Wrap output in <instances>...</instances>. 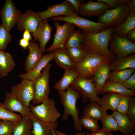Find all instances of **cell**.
I'll return each mask as SVG.
<instances>
[{"instance_id": "obj_43", "label": "cell", "mask_w": 135, "mask_h": 135, "mask_svg": "<svg viewBox=\"0 0 135 135\" xmlns=\"http://www.w3.org/2000/svg\"><path fill=\"white\" fill-rule=\"evenodd\" d=\"M128 0H97V1L106 3L110 8L118 6L121 4L126 3Z\"/></svg>"}, {"instance_id": "obj_20", "label": "cell", "mask_w": 135, "mask_h": 135, "mask_svg": "<svg viewBox=\"0 0 135 135\" xmlns=\"http://www.w3.org/2000/svg\"><path fill=\"white\" fill-rule=\"evenodd\" d=\"M54 55L51 52L42 56L34 68L26 73L20 74L19 76L22 79H26L33 80L40 76L43 69L49 62L54 60Z\"/></svg>"}, {"instance_id": "obj_14", "label": "cell", "mask_w": 135, "mask_h": 135, "mask_svg": "<svg viewBox=\"0 0 135 135\" xmlns=\"http://www.w3.org/2000/svg\"><path fill=\"white\" fill-rule=\"evenodd\" d=\"M42 20L38 12L28 10L21 15L17 24L16 29L21 32L27 30L32 33Z\"/></svg>"}, {"instance_id": "obj_48", "label": "cell", "mask_w": 135, "mask_h": 135, "mask_svg": "<svg viewBox=\"0 0 135 135\" xmlns=\"http://www.w3.org/2000/svg\"><path fill=\"white\" fill-rule=\"evenodd\" d=\"M126 3L130 12H135V0H128Z\"/></svg>"}, {"instance_id": "obj_50", "label": "cell", "mask_w": 135, "mask_h": 135, "mask_svg": "<svg viewBox=\"0 0 135 135\" xmlns=\"http://www.w3.org/2000/svg\"><path fill=\"white\" fill-rule=\"evenodd\" d=\"M55 131L56 133L58 135H70L66 134L56 130H55ZM86 133V132H84L82 133H77L73 135H84Z\"/></svg>"}, {"instance_id": "obj_12", "label": "cell", "mask_w": 135, "mask_h": 135, "mask_svg": "<svg viewBox=\"0 0 135 135\" xmlns=\"http://www.w3.org/2000/svg\"><path fill=\"white\" fill-rule=\"evenodd\" d=\"M10 92L24 106L29 107L34 96L33 80L22 79L21 82L12 86Z\"/></svg>"}, {"instance_id": "obj_15", "label": "cell", "mask_w": 135, "mask_h": 135, "mask_svg": "<svg viewBox=\"0 0 135 135\" xmlns=\"http://www.w3.org/2000/svg\"><path fill=\"white\" fill-rule=\"evenodd\" d=\"M110 8V6L105 3L90 0L86 3L81 4L78 15L82 17H98L102 15Z\"/></svg>"}, {"instance_id": "obj_37", "label": "cell", "mask_w": 135, "mask_h": 135, "mask_svg": "<svg viewBox=\"0 0 135 135\" xmlns=\"http://www.w3.org/2000/svg\"><path fill=\"white\" fill-rule=\"evenodd\" d=\"M80 119L82 126L85 128L92 132L100 130L98 120L90 117L83 116Z\"/></svg>"}, {"instance_id": "obj_23", "label": "cell", "mask_w": 135, "mask_h": 135, "mask_svg": "<svg viewBox=\"0 0 135 135\" xmlns=\"http://www.w3.org/2000/svg\"><path fill=\"white\" fill-rule=\"evenodd\" d=\"M62 78L55 83L54 88L58 91H65L70 85L78 77L77 72L74 69L64 70Z\"/></svg>"}, {"instance_id": "obj_18", "label": "cell", "mask_w": 135, "mask_h": 135, "mask_svg": "<svg viewBox=\"0 0 135 135\" xmlns=\"http://www.w3.org/2000/svg\"><path fill=\"white\" fill-rule=\"evenodd\" d=\"M30 118L32 123L31 133L32 135H52V130H56L58 125V122H49L42 121L31 112Z\"/></svg>"}, {"instance_id": "obj_16", "label": "cell", "mask_w": 135, "mask_h": 135, "mask_svg": "<svg viewBox=\"0 0 135 135\" xmlns=\"http://www.w3.org/2000/svg\"><path fill=\"white\" fill-rule=\"evenodd\" d=\"M52 27L48 22V19L42 20L36 30L32 33L35 42L38 41L42 54L46 52V46L51 38Z\"/></svg>"}, {"instance_id": "obj_19", "label": "cell", "mask_w": 135, "mask_h": 135, "mask_svg": "<svg viewBox=\"0 0 135 135\" xmlns=\"http://www.w3.org/2000/svg\"><path fill=\"white\" fill-rule=\"evenodd\" d=\"M27 49L29 53L25 61L24 66L25 71L26 72L34 68L42 56L38 42L33 40L30 42Z\"/></svg>"}, {"instance_id": "obj_29", "label": "cell", "mask_w": 135, "mask_h": 135, "mask_svg": "<svg viewBox=\"0 0 135 135\" xmlns=\"http://www.w3.org/2000/svg\"><path fill=\"white\" fill-rule=\"evenodd\" d=\"M120 97V94L108 92L100 98L101 107L106 111L108 110L112 112L116 111Z\"/></svg>"}, {"instance_id": "obj_6", "label": "cell", "mask_w": 135, "mask_h": 135, "mask_svg": "<svg viewBox=\"0 0 135 135\" xmlns=\"http://www.w3.org/2000/svg\"><path fill=\"white\" fill-rule=\"evenodd\" d=\"M52 65L50 63L48 64L42 70L40 76L33 80L34 92L32 100L33 105L41 103L49 98L50 71Z\"/></svg>"}, {"instance_id": "obj_13", "label": "cell", "mask_w": 135, "mask_h": 135, "mask_svg": "<svg viewBox=\"0 0 135 135\" xmlns=\"http://www.w3.org/2000/svg\"><path fill=\"white\" fill-rule=\"evenodd\" d=\"M75 12L72 5L66 0L60 4L51 5L47 8L46 10L38 12L42 20L62 16H69L75 13Z\"/></svg>"}, {"instance_id": "obj_40", "label": "cell", "mask_w": 135, "mask_h": 135, "mask_svg": "<svg viewBox=\"0 0 135 135\" xmlns=\"http://www.w3.org/2000/svg\"><path fill=\"white\" fill-rule=\"evenodd\" d=\"M15 124L8 120H2L0 124V135H12Z\"/></svg>"}, {"instance_id": "obj_21", "label": "cell", "mask_w": 135, "mask_h": 135, "mask_svg": "<svg viewBox=\"0 0 135 135\" xmlns=\"http://www.w3.org/2000/svg\"><path fill=\"white\" fill-rule=\"evenodd\" d=\"M110 62H107L101 66L92 77L94 81L96 82L95 91L98 95L100 94L105 82L109 80L110 72Z\"/></svg>"}, {"instance_id": "obj_2", "label": "cell", "mask_w": 135, "mask_h": 135, "mask_svg": "<svg viewBox=\"0 0 135 135\" xmlns=\"http://www.w3.org/2000/svg\"><path fill=\"white\" fill-rule=\"evenodd\" d=\"M58 92L64 110L62 120H68L69 115H71L73 121L74 128L81 132L82 128L79 117V112L76 104L77 100L82 96V94L78 91L70 88H68L66 91H58Z\"/></svg>"}, {"instance_id": "obj_46", "label": "cell", "mask_w": 135, "mask_h": 135, "mask_svg": "<svg viewBox=\"0 0 135 135\" xmlns=\"http://www.w3.org/2000/svg\"><path fill=\"white\" fill-rule=\"evenodd\" d=\"M30 42L27 40L22 38L19 40L18 45L22 48L24 50L27 49Z\"/></svg>"}, {"instance_id": "obj_36", "label": "cell", "mask_w": 135, "mask_h": 135, "mask_svg": "<svg viewBox=\"0 0 135 135\" xmlns=\"http://www.w3.org/2000/svg\"><path fill=\"white\" fill-rule=\"evenodd\" d=\"M22 118L20 115L11 112L5 108L0 102V120L11 121L15 124Z\"/></svg>"}, {"instance_id": "obj_17", "label": "cell", "mask_w": 135, "mask_h": 135, "mask_svg": "<svg viewBox=\"0 0 135 135\" xmlns=\"http://www.w3.org/2000/svg\"><path fill=\"white\" fill-rule=\"evenodd\" d=\"M2 104L8 110L20 113L22 118H30L31 112L29 107L24 106L10 92H6L5 100Z\"/></svg>"}, {"instance_id": "obj_25", "label": "cell", "mask_w": 135, "mask_h": 135, "mask_svg": "<svg viewBox=\"0 0 135 135\" xmlns=\"http://www.w3.org/2000/svg\"><path fill=\"white\" fill-rule=\"evenodd\" d=\"M109 92L128 95L131 97L135 96V91L126 88L122 84L112 82L108 80L104 83L100 94H103Z\"/></svg>"}, {"instance_id": "obj_24", "label": "cell", "mask_w": 135, "mask_h": 135, "mask_svg": "<svg viewBox=\"0 0 135 135\" xmlns=\"http://www.w3.org/2000/svg\"><path fill=\"white\" fill-rule=\"evenodd\" d=\"M110 70L112 71L129 68H135V54H132L117 58L110 62Z\"/></svg>"}, {"instance_id": "obj_10", "label": "cell", "mask_w": 135, "mask_h": 135, "mask_svg": "<svg viewBox=\"0 0 135 135\" xmlns=\"http://www.w3.org/2000/svg\"><path fill=\"white\" fill-rule=\"evenodd\" d=\"M22 14L12 0H6L0 11L2 25L9 32L17 24Z\"/></svg>"}, {"instance_id": "obj_47", "label": "cell", "mask_w": 135, "mask_h": 135, "mask_svg": "<svg viewBox=\"0 0 135 135\" xmlns=\"http://www.w3.org/2000/svg\"><path fill=\"white\" fill-rule=\"evenodd\" d=\"M127 38L130 41L135 42V28L130 31L126 36Z\"/></svg>"}, {"instance_id": "obj_1", "label": "cell", "mask_w": 135, "mask_h": 135, "mask_svg": "<svg viewBox=\"0 0 135 135\" xmlns=\"http://www.w3.org/2000/svg\"><path fill=\"white\" fill-rule=\"evenodd\" d=\"M113 29L107 28L95 33L81 31L83 39V47L88 52L107 57L111 61L115 60L116 57L108 48Z\"/></svg>"}, {"instance_id": "obj_44", "label": "cell", "mask_w": 135, "mask_h": 135, "mask_svg": "<svg viewBox=\"0 0 135 135\" xmlns=\"http://www.w3.org/2000/svg\"><path fill=\"white\" fill-rule=\"evenodd\" d=\"M74 7L75 10V13L78 15L80 7L82 2H83L82 0H67Z\"/></svg>"}, {"instance_id": "obj_4", "label": "cell", "mask_w": 135, "mask_h": 135, "mask_svg": "<svg viewBox=\"0 0 135 135\" xmlns=\"http://www.w3.org/2000/svg\"><path fill=\"white\" fill-rule=\"evenodd\" d=\"M130 12L126 4L122 3L114 9H108L98 17L97 22L104 24L106 28H114L123 23Z\"/></svg>"}, {"instance_id": "obj_49", "label": "cell", "mask_w": 135, "mask_h": 135, "mask_svg": "<svg viewBox=\"0 0 135 135\" xmlns=\"http://www.w3.org/2000/svg\"><path fill=\"white\" fill-rule=\"evenodd\" d=\"M23 38L27 40L29 42L32 41V37L30 32L27 30H26L24 31L22 35Z\"/></svg>"}, {"instance_id": "obj_42", "label": "cell", "mask_w": 135, "mask_h": 135, "mask_svg": "<svg viewBox=\"0 0 135 135\" xmlns=\"http://www.w3.org/2000/svg\"><path fill=\"white\" fill-rule=\"evenodd\" d=\"M122 84L126 88L135 91V73H133Z\"/></svg>"}, {"instance_id": "obj_38", "label": "cell", "mask_w": 135, "mask_h": 135, "mask_svg": "<svg viewBox=\"0 0 135 135\" xmlns=\"http://www.w3.org/2000/svg\"><path fill=\"white\" fill-rule=\"evenodd\" d=\"M12 38L9 32L2 24H0V50H6Z\"/></svg>"}, {"instance_id": "obj_31", "label": "cell", "mask_w": 135, "mask_h": 135, "mask_svg": "<svg viewBox=\"0 0 135 135\" xmlns=\"http://www.w3.org/2000/svg\"><path fill=\"white\" fill-rule=\"evenodd\" d=\"M32 122L30 118L21 119L16 124L13 130L12 135H32Z\"/></svg>"}, {"instance_id": "obj_41", "label": "cell", "mask_w": 135, "mask_h": 135, "mask_svg": "<svg viewBox=\"0 0 135 135\" xmlns=\"http://www.w3.org/2000/svg\"><path fill=\"white\" fill-rule=\"evenodd\" d=\"M127 114L132 123L135 125V98L130 97Z\"/></svg>"}, {"instance_id": "obj_11", "label": "cell", "mask_w": 135, "mask_h": 135, "mask_svg": "<svg viewBox=\"0 0 135 135\" xmlns=\"http://www.w3.org/2000/svg\"><path fill=\"white\" fill-rule=\"evenodd\" d=\"M54 24L56 29V32L52 44L46 48V52H51L58 48L65 51V42L69 35L75 30V26L68 22L61 25L58 21L54 22Z\"/></svg>"}, {"instance_id": "obj_30", "label": "cell", "mask_w": 135, "mask_h": 135, "mask_svg": "<svg viewBox=\"0 0 135 135\" xmlns=\"http://www.w3.org/2000/svg\"><path fill=\"white\" fill-rule=\"evenodd\" d=\"M108 112L96 102H90L83 109L82 116L90 117L98 120H100Z\"/></svg>"}, {"instance_id": "obj_22", "label": "cell", "mask_w": 135, "mask_h": 135, "mask_svg": "<svg viewBox=\"0 0 135 135\" xmlns=\"http://www.w3.org/2000/svg\"><path fill=\"white\" fill-rule=\"evenodd\" d=\"M115 119L118 130L124 135H129L135 132L134 125L131 121L127 114L116 111L112 114Z\"/></svg>"}, {"instance_id": "obj_55", "label": "cell", "mask_w": 135, "mask_h": 135, "mask_svg": "<svg viewBox=\"0 0 135 135\" xmlns=\"http://www.w3.org/2000/svg\"></svg>"}, {"instance_id": "obj_51", "label": "cell", "mask_w": 135, "mask_h": 135, "mask_svg": "<svg viewBox=\"0 0 135 135\" xmlns=\"http://www.w3.org/2000/svg\"><path fill=\"white\" fill-rule=\"evenodd\" d=\"M55 130H52V135H58L56 133L55 131Z\"/></svg>"}, {"instance_id": "obj_52", "label": "cell", "mask_w": 135, "mask_h": 135, "mask_svg": "<svg viewBox=\"0 0 135 135\" xmlns=\"http://www.w3.org/2000/svg\"><path fill=\"white\" fill-rule=\"evenodd\" d=\"M129 135H135V132H134Z\"/></svg>"}, {"instance_id": "obj_9", "label": "cell", "mask_w": 135, "mask_h": 135, "mask_svg": "<svg viewBox=\"0 0 135 135\" xmlns=\"http://www.w3.org/2000/svg\"><path fill=\"white\" fill-rule=\"evenodd\" d=\"M110 51L117 57L121 58L135 52V43L129 40L126 36H118L112 33L108 42Z\"/></svg>"}, {"instance_id": "obj_26", "label": "cell", "mask_w": 135, "mask_h": 135, "mask_svg": "<svg viewBox=\"0 0 135 135\" xmlns=\"http://www.w3.org/2000/svg\"><path fill=\"white\" fill-rule=\"evenodd\" d=\"M14 58L9 52L0 50V75L6 76L15 67Z\"/></svg>"}, {"instance_id": "obj_53", "label": "cell", "mask_w": 135, "mask_h": 135, "mask_svg": "<svg viewBox=\"0 0 135 135\" xmlns=\"http://www.w3.org/2000/svg\"><path fill=\"white\" fill-rule=\"evenodd\" d=\"M3 77H2L0 75V78H2Z\"/></svg>"}, {"instance_id": "obj_7", "label": "cell", "mask_w": 135, "mask_h": 135, "mask_svg": "<svg viewBox=\"0 0 135 135\" xmlns=\"http://www.w3.org/2000/svg\"><path fill=\"white\" fill-rule=\"evenodd\" d=\"M54 22L64 21L77 26L82 31L90 33H97L106 28L103 24L95 22L76 14L75 13L69 16H59L51 18Z\"/></svg>"}, {"instance_id": "obj_34", "label": "cell", "mask_w": 135, "mask_h": 135, "mask_svg": "<svg viewBox=\"0 0 135 135\" xmlns=\"http://www.w3.org/2000/svg\"><path fill=\"white\" fill-rule=\"evenodd\" d=\"M65 51L74 64L81 62L88 52L84 47L66 48Z\"/></svg>"}, {"instance_id": "obj_5", "label": "cell", "mask_w": 135, "mask_h": 135, "mask_svg": "<svg viewBox=\"0 0 135 135\" xmlns=\"http://www.w3.org/2000/svg\"><path fill=\"white\" fill-rule=\"evenodd\" d=\"M29 107L31 112L35 116L44 122H56L61 116V113L56 109L54 100L53 98H48L40 104L34 106L30 104Z\"/></svg>"}, {"instance_id": "obj_33", "label": "cell", "mask_w": 135, "mask_h": 135, "mask_svg": "<svg viewBox=\"0 0 135 135\" xmlns=\"http://www.w3.org/2000/svg\"><path fill=\"white\" fill-rule=\"evenodd\" d=\"M83 39L80 30H74L68 36L65 44L66 48L83 47Z\"/></svg>"}, {"instance_id": "obj_54", "label": "cell", "mask_w": 135, "mask_h": 135, "mask_svg": "<svg viewBox=\"0 0 135 135\" xmlns=\"http://www.w3.org/2000/svg\"><path fill=\"white\" fill-rule=\"evenodd\" d=\"M2 120H0V124L1 122V121H2Z\"/></svg>"}, {"instance_id": "obj_45", "label": "cell", "mask_w": 135, "mask_h": 135, "mask_svg": "<svg viewBox=\"0 0 135 135\" xmlns=\"http://www.w3.org/2000/svg\"><path fill=\"white\" fill-rule=\"evenodd\" d=\"M86 135H112V134L111 132L107 131L102 128L101 130L92 132L90 134L88 132Z\"/></svg>"}, {"instance_id": "obj_39", "label": "cell", "mask_w": 135, "mask_h": 135, "mask_svg": "<svg viewBox=\"0 0 135 135\" xmlns=\"http://www.w3.org/2000/svg\"><path fill=\"white\" fill-rule=\"evenodd\" d=\"M129 96L120 94V100L117 108L116 111L120 113L126 114L129 106Z\"/></svg>"}, {"instance_id": "obj_3", "label": "cell", "mask_w": 135, "mask_h": 135, "mask_svg": "<svg viewBox=\"0 0 135 135\" xmlns=\"http://www.w3.org/2000/svg\"><path fill=\"white\" fill-rule=\"evenodd\" d=\"M111 61L107 57L88 52L81 62L74 64V69L78 77L91 78L101 66Z\"/></svg>"}, {"instance_id": "obj_35", "label": "cell", "mask_w": 135, "mask_h": 135, "mask_svg": "<svg viewBox=\"0 0 135 135\" xmlns=\"http://www.w3.org/2000/svg\"><path fill=\"white\" fill-rule=\"evenodd\" d=\"M100 120L102 124V128L110 132L118 130L116 121L112 114L105 115Z\"/></svg>"}, {"instance_id": "obj_27", "label": "cell", "mask_w": 135, "mask_h": 135, "mask_svg": "<svg viewBox=\"0 0 135 135\" xmlns=\"http://www.w3.org/2000/svg\"><path fill=\"white\" fill-rule=\"evenodd\" d=\"M52 52L54 55V60L58 67L64 70L74 68V63L64 50L58 48Z\"/></svg>"}, {"instance_id": "obj_32", "label": "cell", "mask_w": 135, "mask_h": 135, "mask_svg": "<svg viewBox=\"0 0 135 135\" xmlns=\"http://www.w3.org/2000/svg\"><path fill=\"white\" fill-rule=\"evenodd\" d=\"M135 71L134 68L112 71L110 72L108 80L112 82L122 84L134 73Z\"/></svg>"}, {"instance_id": "obj_8", "label": "cell", "mask_w": 135, "mask_h": 135, "mask_svg": "<svg viewBox=\"0 0 135 135\" xmlns=\"http://www.w3.org/2000/svg\"><path fill=\"white\" fill-rule=\"evenodd\" d=\"M93 77L91 78L78 77L70 85L69 88H72L79 91L83 98L82 102L86 103L89 99L100 106V99L95 91V84L93 83Z\"/></svg>"}, {"instance_id": "obj_28", "label": "cell", "mask_w": 135, "mask_h": 135, "mask_svg": "<svg viewBox=\"0 0 135 135\" xmlns=\"http://www.w3.org/2000/svg\"><path fill=\"white\" fill-rule=\"evenodd\" d=\"M135 28V12H130L126 20L119 26L113 28V33L120 37L126 36Z\"/></svg>"}]
</instances>
